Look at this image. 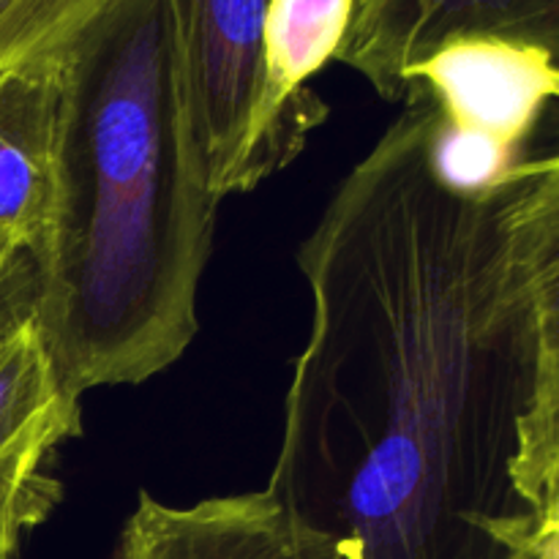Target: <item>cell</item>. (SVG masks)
Returning <instances> with one entry per match:
<instances>
[{"label": "cell", "mask_w": 559, "mask_h": 559, "mask_svg": "<svg viewBox=\"0 0 559 559\" xmlns=\"http://www.w3.org/2000/svg\"><path fill=\"white\" fill-rule=\"evenodd\" d=\"M404 104L300 246L311 328L265 489L349 559H506L533 353L500 186L448 180L440 112Z\"/></svg>", "instance_id": "obj_1"}, {"label": "cell", "mask_w": 559, "mask_h": 559, "mask_svg": "<svg viewBox=\"0 0 559 559\" xmlns=\"http://www.w3.org/2000/svg\"><path fill=\"white\" fill-rule=\"evenodd\" d=\"M36 325L71 399L140 385L197 336L218 197L167 0H126L66 55Z\"/></svg>", "instance_id": "obj_2"}, {"label": "cell", "mask_w": 559, "mask_h": 559, "mask_svg": "<svg viewBox=\"0 0 559 559\" xmlns=\"http://www.w3.org/2000/svg\"><path fill=\"white\" fill-rule=\"evenodd\" d=\"M409 96L429 98L440 112L442 175L462 189L491 191L527 158L522 151L546 107L559 102V71L522 44L453 38L409 71Z\"/></svg>", "instance_id": "obj_3"}, {"label": "cell", "mask_w": 559, "mask_h": 559, "mask_svg": "<svg viewBox=\"0 0 559 559\" xmlns=\"http://www.w3.org/2000/svg\"><path fill=\"white\" fill-rule=\"evenodd\" d=\"M175 55L218 200L262 183L267 0H167Z\"/></svg>", "instance_id": "obj_4"}, {"label": "cell", "mask_w": 559, "mask_h": 559, "mask_svg": "<svg viewBox=\"0 0 559 559\" xmlns=\"http://www.w3.org/2000/svg\"><path fill=\"white\" fill-rule=\"evenodd\" d=\"M453 38L522 44L559 71V0H355L336 60L382 98L404 102L409 71Z\"/></svg>", "instance_id": "obj_5"}, {"label": "cell", "mask_w": 559, "mask_h": 559, "mask_svg": "<svg viewBox=\"0 0 559 559\" xmlns=\"http://www.w3.org/2000/svg\"><path fill=\"white\" fill-rule=\"evenodd\" d=\"M115 559H349L267 489L164 506L140 495Z\"/></svg>", "instance_id": "obj_6"}, {"label": "cell", "mask_w": 559, "mask_h": 559, "mask_svg": "<svg viewBox=\"0 0 559 559\" xmlns=\"http://www.w3.org/2000/svg\"><path fill=\"white\" fill-rule=\"evenodd\" d=\"M66 60L0 71V262L36 257L55 205Z\"/></svg>", "instance_id": "obj_7"}, {"label": "cell", "mask_w": 559, "mask_h": 559, "mask_svg": "<svg viewBox=\"0 0 559 559\" xmlns=\"http://www.w3.org/2000/svg\"><path fill=\"white\" fill-rule=\"evenodd\" d=\"M355 0H267L265 14V107L260 126L262 180L287 167L328 107L306 82L336 60Z\"/></svg>", "instance_id": "obj_8"}, {"label": "cell", "mask_w": 559, "mask_h": 559, "mask_svg": "<svg viewBox=\"0 0 559 559\" xmlns=\"http://www.w3.org/2000/svg\"><path fill=\"white\" fill-rule=\"evenodd\" d=\"M500 235L508 289L538 358L559 347V147L506 175Z\"/></svg>", "instance_id": "obj_9"}, {"label": "cell", "mask_w": 559, "mask_h": 559, "mask_svg": "<svg viewBox=\"0 0 559 559\" xmlns=\"http://www.w3.org/2000/svg\"><path fill=\"white\" fill-rule=\"evenodd\" d=\"M76 435H82V409L66 407L0 459V559H20L22 535L38 527L60 502V484L44 473V462Z\"/></svg>", "instance_id": "obj_10"}, {"label": "cell", "mask_w": 559, "mask_h": 559, "mask_svg": "<svg viewBox=\"0 0 559 559\" xmlns=\"http://www.w3.org/2000/svg\"><path fill=\"white\" fill-rule=\"evenodd\" d=\"M66 407H80V399L66 393L36 322L0 342V459Z\"/></svg>", "instance_id": "obj_11"}, {"label": "cell", "mask_w": 559, "mask_h": 559, "mask_svg": "<svg viewBox=\"0 0 559 559\" xmlns=\"http://www.w3.org/2000/svg\"><path fill=\"white\" fill-rule=\"evenodd\" d=\"M126 0H0V71L55 63Z\"/></svg>", "instance_id": "obj_12"}, {"label": "cell", "mask_w": 559, "mask_h": 559, "mask_svg": "<svg viewBox=\"0 0 559 559\" xmlns=\"http://www.w3.org/2000/svg\"><path fill=\"white\" fill-rule=\"evenodd\" d=\"M511 480L527 511L559 502V347L533 358Z\"/></svg>", "instance_id": "obj_13"}, {"label": "cell", "mask_w": 559, "mask_h": 559, "mask_svg": "<svg viewBox=\"0 0 559 559\" xmlns=\"http://www.w3.org/2000/svg\"><path fill=\"white\" fill-rule=\"evenodd\" d=\"M506 559H559V502L508 519L497 533Z\"/></svg>", "instance_id": "obj_14"}, {"label": "cell", "mask_w": 559, "mask_h": 559, "mask_svg": "<svg viewBox=\"0 0 559 559\" xmlns=\"http://www.w3.org/2000/svg\"><path fill=\"white\" fill-rule=\"evenodd\" d=\"M38 314V273L33 257L0 262V342L33 325Z\"/></svg>", "instance_id": "obj_15"}]
</instances>
